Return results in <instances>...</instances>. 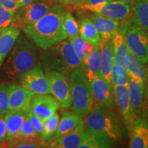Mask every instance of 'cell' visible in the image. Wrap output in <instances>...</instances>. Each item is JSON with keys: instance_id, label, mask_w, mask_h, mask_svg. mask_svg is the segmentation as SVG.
<instances>
[{"instance_id": "35", "label": "cell", "mask_w": 148, "mask_h": 148, "mask_svg": "<svg viewBox=\"0 0 148 148\" xmlns=\"http://www.w3.org/2000/svg\"><path fill=\"white\" fill-rule=\"evenodd\" d=\"M8 110V86L0 83V113L5 114Z\"/></svg>"}, {"instance_id": "5", "label": "cell", "mask_w": 148, "mask_h": 148, "mask_svg": "<svg viewBox=\"0 0 148 148\" xmlns=\"http://www.w3.org/2000/svg\"><path fill=\"white\" fill-rule=\"evenodd\" d=\"M86 128L104 134L112 141L121 139V130L116 114L98 103L93 107L84 121Z\"/></svg>"}, {"instance_id": "7", "label": "cell", "mask_w": 148, "mask_h": 148, "mask_svg": "<svg viewBox=\"0 0 148 148\" xmlns=\"http://www.w3.org/2000/svg\"><path fill=\"white\" fill-rule=\"evenodd\" d=\"M52 5L46 0H34L18 9L12 25L18 27L20 29L32 25L49 12Z\"/></svg>"}, {"instance_id": "17", "label": "cell", "mask_w": 148, "mask_h": 148, "mask_svg": "<svg viewBox=\"0 0 148 148\" xmlns=\"http://www.w3.org/2000/svg\"><path fill=\"white\" fill-rule=\"evenodd\" d=\"M100 53V70L99 75L111 84L110 73L114 62V51L112 40L101 39L99 43Z\"/></svg>"}, {"instance_id": "43", "label": "cell", "mask_w": 148, "mask_h": 148, "mask_svg": "<svg viewBox=\"0 0 148 148\" xmlns=\"http://www.w3.org/2000/svg\"><path fill=\"white\" fill-rule=\"evenodd\" d=\"M116 1H122V2L128 3V4L132 5L133 4H134V3L135 2V1H136V0H116Z\"/></svg>"}, {"instance_id": "33", "label": "cell", "mask_w": 148, "mask_h": 148, "mask_svg": "<svg viewBox=\"0 0 148 148\" xmlns=\"http://www.w3.org/2000/svg\"><path fill=\"white\" fill-rule=\"evenodd\" d=\"M16 12V11L8 10L0 5V29L13 23Z\"/></svg>"}, {"instance_id": "37", "label": "cell", "mask_w": 148, "mask_h": 148, "mask_svg": "<svg viewBox=\"0 0 148 148\" xmlns=\"http://www.w3.org/2000/svg\"><path fill=\"white\" fill-rule=\"evenodd\" d=\"M52 4H62L64 5H71L74 7H79L84 4V0H46Z\"/></svg>"}, {"instance_id": "14", "label": "cell", "mask_w": 148, "mask_h": 148, "mask_svg": "<svg viewBox=\"0 0 148 148\" xmlns=\"http://www.w3.org/2000/svg\"><path fill=\"white\" fill-rule=\"evenodd\" d=\"M113 90L114 100L123 116L126 127L130 131L136 116L130 103L127 86H113Z\"/></svg>"}, {"instance_id": "42", "label": "cell", "mask_w": 148, "mask_h": 148, "mask_svg": "<svg viewBox=\"0 0 148 148\" xmlns=\"http://www.w3.org/2000/svg\"><path fill=\"white\" fill-rule=\"evenodd\" d=\"M14 1L17 3L20 8V7L23 6V5H27V3L32 2V1H34V0H14Z\"/></svg>"}, {"instance_id": "18", "label": "cell", "mask_w": 148, "mask_h": 148, "mask_svg": "<svg viewBox=\"0 0 148 148\" xmlns=\"http://www.w3.org/2000/svg\"><path fill=\"white\" fill-rule=\"evenodd\" d=\"M89 18L97 29L101 39L112 38L119 30L122 23L97 13L90 15Z\"/></svg>"}, {"instance_id": "6", "label": "cell", "mask_w": 148, "mask_h": 148, "mask_svg": "<svg viewBox=\"0 0 148 148\" xmlns=\"http://www.w3.org/2000/svg\"><path fill=\"white\" fill-rule=\"evenodd\" d=\"M127 49L144 64L148 62V33L130 18L121 23Z\"/></svg>"}, {"instance_id": "3", "label": "cell", "mask_w": 148, "mask_h": 148, "mask_svg": "<svg viewBox=\"0 0 148 148\" xmlns=\"http://www.w3.org/2000/svg\"><path fill=\"white\" fill-rule=\"evenodd\" d=\"M45 71H54L68 75L81 66V60L69 40H63L45 49L42 55Z\"/></svg>"}, {"instance_id": "31", "label": "cell", "mask_w": 148, "mask_h": 148, "mask_svg": "<svg viewBox=\"0 0 148 148\" xmlns=\"http://www.w3.org/2000/svg\"><path fill=\"white\" fill-rule=\"evenodd\" d=\"M64 26L68 38H72L79 35V25L71 12L66 10L64 18Z\"/></svg>"}, {"instance_id": "25", "label": "cell", "mask_w": 148, "mask_h": 148, "mask_svg": "<svg viewBox=\"0 0 148 148\" xmlns=\"http://www.w3.org/2000/svg\"><path fill=\"white\" fill-rule=\"evenodd\" d=\"M82 66L85 75L89 82L95 76L99 75L100 53H99V46H95L93 50L86 55Z\"/></svg>"}, {"instance_id": "24", "label": "cell", "mask_w": 148, "mask_h": 148, "mask_svg": "<svg viewBox=\"0 0 148 148\" xmlns=\"http://www.w3.org/2000/svg\"><path fill=\"white\" fill-rule=\"evenodd\" d=\"M81 121H82L81 116L77 114L70 113L69 112H64L62 114L61 119L59 120L54 134H53L49 140L52 141L67 134L74 127H76Z\"/></svg>"}, {"instance_id": "16", "label": "cell", "mask_w": 148, "mask_h": 148, "mask_svg": "<svg viewBox=\"0 0 148 148\" xmlns=\"http://www.w3.org/2000/svg\"><path fill=\"white\" fill-rule=\"evenodd\" d=\"M86 126L84 121H82L72 130L64 136L50 141L47 147L51 148H77L80 145L84 136Z\"/></svg>"}, {"instance_id": "12", "label": "cell", "mask_w": 148, "mask_h": 148, "mask_svg": "<svg viewBox=\"0 0 148 148\" xmlns=\"http://www.w3.org/2000/svg\"><path fill=\"white\" fill-rule=\"evenodd\" d=\"M34 95V92L22 85L10 84L8 86V110L29 111Z\"/></svg>"}, {"instance_id": "36", "label": "cell", "mask_w": 148, "mask_h": 148, "mask_svg": "<svg viewBox=\"0 0 148 148\" xmlns=\"http://www.w3.org/2000/svg\"><path fill=\"white\" fill-rule=\"evenodd\" d=\"M28 116L29 119H30L33 127H34L35 130L36 131V132L38 134H40V133H41L42 130V128H43V125L44 123H45V121L40 119V117H38V116L31 112L30 110H29L28 113Z\"/></svg>"}, {"instance_id": "15", "label": "cell", "mask_w": 148, "mask_h": 148, "mask_svg": "<svg viewBox=\"0 0 148 148\" xmlns=\"http://www.w3.org/2000/svg\"><path fill=\"white\" fill-rule=\"evenodd\" d=\"M127 88L131 108L136 118L145 108L147 95V86L129 77Z\"/></svg>"}, {"instance_id": "30", "label": "cell", "mask_w": 148, "mask_h": 148, "mask_svg": "<svg viewBox=\"0 0 148 148\" xmlns=\"http://www.w3.org/2000/svg\"><path fill=\"white\" fill-rule=\"evenodd\" d=\"M59 120H60V116L57 113H55L50 118L46 120L44 123L42 132L40 133L41 140L46 141V140L50 139L56 130Z\"/></svg>"}, {"instance_id": "9", "label": "cell", "mask_w": 148, "mask_h": 148, "mask_svg": "<svg viewBox=\"0 0 148 148\" xmlns=\"http://www.w3.org/2000/svg\"><path fill=\"white\" fill-rule=\"evenodd\" d=\"M50 93L58 101L60 107L68 108L71 106L69 83L66 75L59 72L46 71Z\"/></svg>"}, {"instance_id": "20", "label": "cell", "mask_w": 148, "mask_h": 148, "mask_svg": "<svg viewBox=\"0 0 148 148\" xmlns=\"http://www.w3.org/2000/svg\"><path fill=\"white\" fill-rule=\"evenodd\" d=\"M130 132V148H148V121L136 117Z\"/></svg>"}, {"instance_id": "32", "label": "cell", "mask_w": 148, "mask_h": 148, "mask_svg": "<svg viewBox=\"0 0 148 148\" xmlns=\"http://www.w3.org/2000/svg\"><path fill=\"white\" fill-rule=\"evenodd\" d=\"M38 133L35 130L34 127L31 123L30 119H29L28 115L25 118L24 121L23 125H22L21 130H20L18 136L16 139L20 140H27V139H33V138H36L38 136Z\"/></svg>"}, {"instance_id": "27", "label": "cell", "mask_w": 148, "mask_h": 148, "mask_svg": "<svg viewBox=\"0 0 148 148\" xmlns=\"http://www.w3.org/2000/svg\"><path fill=\"white\" fill-rule=\"evenodd\" d=\"M79 34L86 41L94 46H99L101 37L89 16H84L79 25Z\"/></svg>"}, {"instance_id": "23", "label": "cell", "mask_w": 148, "mask_h": 148, "mask_svg": "<svg viewBox=\"0 0 148 148\" xmlns=\"http://www.w3.org/2000/svg\"><path fill=\"white\" fill-rule=\"evenodd\" d=\"M112 144L113 141L104 134L87 128L78 148H108Z\"/></svg>"}, {"instance_id": "29", "label": "cell", "mask_w": 148, "mask_h": 148, "mask_svg": "<svg viewBox=\"0 0 148 148\" xmlns=\"http://www.w3.org/2000/svg\"><path fill=\"white\" fill-rule=\"evenodd\" d=\"M112 86H127L129 77L123 66L114 61L110 73Z\"/></svg>"}, {"instance_id": "2", "label": "cell", "mask_w": 148, "mask_h": 148, "mask_svg": "<svg viewBox=\"0 0 148 148\" xmlns=\"http://www.w3.org/2000/svg\"><path fill=\"white\" fill-rule=\"evenodd\" d=\"M36 46L27 36L19 34L2 64L5 76L14 80L24 72L32 68L38 57Z\"/></svg>"}, {"instance_id": "21", "label": "cell", "mask_w": 148, "mask_h": 148, "mask_svg": "<svg viewBox=\"0 0 148 148\" xmlns=\"http://www.w3.org/2000/svg\"><path fill=\"white\" fill-rule=\"evenodd\" d=\"M20 34V29L11 25L0 29V67Z\"/></svg>"}, {"instance_id": "41", "label": "cell", "mask_w": 148, "mask_h": 148, "mask_svg": "<svg viewBox=\"0 0 148 148\" xmlns=\"http://www.w3.org/2000/svg\"><path fill=\"white\" fill-rule=\"evenodd\" d=\"M95 47V46H94L92 44L90 43V42H88L85 40L84 45H83V51H84V53L86 56L87 54H88L90 52H91L92 50H93Z\"/></svg>"}, {"instance_id": "28", "label": "cell", "mask_w": 148, "mask_h": 148, "mask_svg": "<svg viewBox=\"0 0 148 148\" xmlns=\"http://www.w3.org/2000/svg\"><path fill=\"white\" fill-rule=\"evenodd\" d=\"M112 40L114 51V61L123 66L125 69L128 49L125 41L124 34L121 28H119L118 32L112 37Z\"/></svg>"}, {"instance_id": "44", "label": "cell", "mask_w": 148, "mask_h": 148, "mask_svg": "<svg viewBox=\"0 0 148 148\" xmlns=\"http://www.w3.org/2000/svg\"><path fill=\"white\" fill-rule=\"evenodd\" d=\"M147 1H148V0H147Z\"/></svg>"}, {"instance_id": "8", "label": "cell", "mask_w": 148, "mask_h": 148, "mask_svg": "<svg viewBox=\"0 0 148 148\" xmlns=\"http://www.w3.org/2000/svg\"><path fill=\"white\" fill-rule=\"evenodd\" d=\"M81 8L119 22L130 19L132 16V5L116 0L95 5H83Z\"/></svg>"}, {"instance_id": "1", "label": "cell", "mask_w": 148, "mask_h": 148, "mask_svg": "<svg viewBox=\"0 0 148 148\" xmlns=\"http://www.w3.org/2000/svg\"><path fill=\"white\" fill-rule=\"evenodd\" d=\"M66 7L53 4L51 10L36 23L24 27L22 30L37 47L45 50L57 42L67 39L64 18Z\"/></svg>"}, {"instance_id": "34", "label": "cell", "mask_w": 148, "mask_h": 148, "mask_svg": "<svg viewBox=\"0 0 148 148\" xmlns=\"http://www.w3.org/2000/svg\"><path fill=\"white\" fill-rule=\"evenodd\" d=\"M69 40L70 42L71 43L72 46H73L75 53H77L79 58L80 59L81 66H82V64H83V62H84L85 60V58L86 56L84 52V51H83V45H84L85 40L79 36V34L78 36L74 37V38H69Z\"/></svg>"}, {"instance_id": "4", "label": "cell", "mask_w": 148, "mask_h": 148, "mask_svg": "<svg viewBox=\"0 0 148 148\" xmlns=\"http://www.w3.org/2000/svg\"><path fill=\"white\" fill-rule=\"evenodd\" d=\"M71 108L79 116H86L94 107V96L90 82L79 68L69 75Z\"/></svg>"}, {"instance_id": "19", "label": "cell", "mask_w": 148, "mask_h": 148, "mask_svg": "<svg viewBox=\"0 0 148 148\" xmlns=\"http://www.w3.org/2000/svg\"><path fill=\"white\" fill-rule=\"evenodd\" d=\"M125 69L129 77L147 86L148 73L145 64L129 50L125 60Z\"/></svg>"}, {"instance_id": "38", "label": "cell", "mask_w": 148, "mask_h": 148, "mask_svg": "<svg viewBox=\"0 0 148 148\" xmlns=\"http://www.w3.org/2000/svg\"><path fill=\"white\" fill-rule=\"evenodd\" d=\"M4 115L5 114L0 113V144L8 139Z\"/></svg>"}, {"instance_id": "39", "label": "cell", "mask_w": 148, "mask_h": 148, "mask_svg": "<svg viewBox=\"0 0 148 148\" xmlns=\"http://www.w3.org/2000/svg\"><path fill=\"white\" fill-rule=\"evenodd\" d=\"M0 5L10 11H17L19 6L14 0H0Z\"/></svg>"}, {"instance_id": "11", "label": "cell", "mask_w": 148, "mask_h": 148, "mask_svg": "<svg viewBox=\"0 0 148 148\" xmlns=\"http://www.w3.org/2000/svg\"><path fill=\"white\" fill-rule=\"evenodd\" d=\"M59 107L56 99L49 94H34L31 99L30 111L45 121L56 113Z\"/></svg>"}, {"instance_id": "22", "label": "cell", "mask_w": 148, "mask_h": 148, "mask_svg": "<svg viewBox=\"0 0 148 148\" xmlns=\"http://www.w3.org/2000/svg\"><path fill=\"white\" fill-rule=\"evenodd\" d=\"M29 111H7L4 118L8 139L17 138L25 118Z\"/></svg>"}, {"instance_id": "13", "label": "cell", "mask_w": 148, "mask_h": 148, "mask_svg": "<svg viewBox=\"0 0 148 148\" xmlns=\"http://www.w3.org/2000/svg\"><path fill=\"white\" fill-rule=\"evenodd\" d=\"M90 84L96 100L107 108H113L114 96L112 84L103 78L100 75L94 77Z\"/></svg>"}, {"instance_id": "10", "label": "cell", "mask_w": 148, "mask_h": 148, "mask_svg": "<svg viewBox=\"0 0 148 148\" xmlns=\"http://www.w3.org/2000/svg\"><path fill=\"white\" fill-rule=\"evenodd\" d=\"M20 83L34 94H50L49 82L40 64L24 72L20 76Z\"/></svg>"}, {"instance_id": "26", "label": "cell", "mask_w": 148, "mask_h": 148, "mask_svg": "<svg viewBox=\"0 0 148 148\" xmlns=\"http://www.w3.org/2000/svg\"><path fill=\"white\" fill-rule=\"evenodd\" d=\"M130 19L148 33V1L136 0L132 5Z\"/></svg>"}, {"instance_id": "40", "label": "cell", "mask_w": 148, "mask_h": 148, "mask_svg": "<svg viewBox=\"0 0 148 148\" xmlns=\"http://www.w3.org/2000/svg\"><path fill=\"white\" fill-rule=\"evenodd\" d=\"M113 1V0H84V4L83 5H95L99 4V3L109 2V1Z\"/></svg>"}]
</instances>
